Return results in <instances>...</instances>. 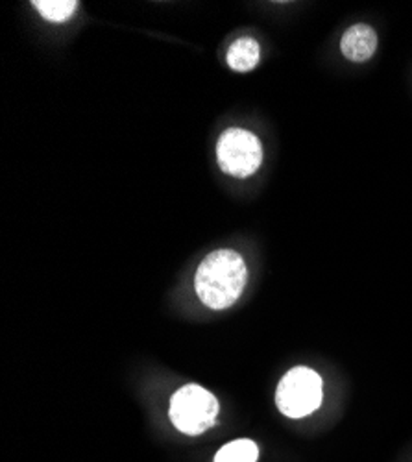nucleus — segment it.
I'll return each mask as SVG.
<instances>
[{
  "instance_id": "nucleus-1",
  "label": "nucleus",
  "mask_w": 412,
  "mask_h": 462,
  "mask_svg": "<svg viewBox=\"0 0 412 462\" xmlns=\"http://www.w3.org/2000/svg\"><path fill=\"white\" fill-rule=\"evenodd\" d=\"M248 282L244 259L233 250L211 252L200 263L195 289L209 310L222 311L232 307L243 294Z\"/></svg>"
},
{
  "instance_id": "nucleus-2",
  "label": "nucleus",
  "mask_w": 412,
  "mask_h": 462,
  "mask_svg": "<svg viewBox=\"0 0 412 462\" xmlns=\"http://www.w3.org/2000/svg\"><path fill=\"white\" fill-rule=\"evenodd\" d=\"M218 400L200 384H185L170 400V420L183 435H202L218 418Z\"/></svg>"
},
{
  "instance_id": "nucleus-3",
  "label": "nucleus",
  "mask_w": 412,
  "mask_h": 462,
  "mask_svg": "<svg viewBox=\"0 0 412 462\" xmlns=\"http://www.w3.org/2000/svg\"><path fill=\"white\" fill-rule=\"evenodd\" d=\"M324 402V381L307 368L296 366L283 375L276 391L278 409L288 418H304L313 414Z\"/></svg>"
},
{
  "instance_id": "nucleus-4",
  "label": "nucleus",
  "mask_w": 412,
  "mask_h": 462,
  "mask_svg": "<svg viewBox=\"0 0 412 462\" xmlns=\"http://www.w3.org/2000/svg\"><path fill=\"white\" fill-rule=\"evenodd\" d=\"M216 160L222 172L244 180L263 163V144L244 128H228L216 143Z\"/></svg>"
},
{
  "instance_id": "nucleus-5",
  "label": "nucleus",
  "mask_w": 412,
  "mask_h": 462,
  "mask_svg": "<svg viewBox=\"0 0 412 462\" xmlns=\"http://www.w3.org/2000/svg\"><path fill=\"white\" fill-rule=\"evenodd\" d=\"M341 51L344 58L353 63L368 61L378 51L376 30L366 23H357L350 26L341 40Z\"/></svg>"
},
{
  "instance_id": "nucleus-6",
  "label": "nucleus",
  "mask_w": 412,
  "mask_h": 462,
  "mask_svg": "<svg viewBox=\"0 0 412 462\" xmlns=\"http://www.w3.org/2000/svg\"><path fill=\"white\" fill-rule=\"evenodd\" d=\"M228 65L235 72H250L261 60V47L253 37H239L228 51Z\"/></svg>"
},
{
  "instance_id": "nucleus-7",
  "label": "nucleus",
  "mask_w": 412,
  "mask_h": 462,
  "mask_svg": "<svg viewBox=\"0 0 412 462\" xmlns=\"http://www.w3.org/2000/svg\"><path fill=\"white\" fill-rule=\"evenodd\" d=\"M32 6L49 23H65L78 10L77 0H33Z\"/></svg>"
},
{
  "instance_id": "nucleus-8",
  "label": "nucleus",
  "mask_w": 412,
  "mask_h": 462,
  "mask_svg": "<svg viewBox=\"0 0 412 462\" xmlns=\"http://www.w3.org/2000/svg\"><path fill=\"white\" fill-rule=\"evenodd\" d=\"M259 449L253 440L241 439L218 449L215 462H257Z\"/></svg>"
}]
</instances>
